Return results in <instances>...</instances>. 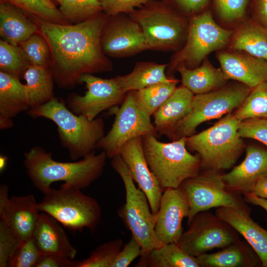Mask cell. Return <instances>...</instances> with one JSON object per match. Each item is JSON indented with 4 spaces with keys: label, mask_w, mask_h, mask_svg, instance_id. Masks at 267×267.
<instances>
[{
    "label": "cell",
    "mask_w": 267,
    "mask_h": 267,
    "mask_svg": "<svg viewBox=\"0 0 267 267\" xmlns=\"http://www.w3.org/2000/svg\"><path fill=\"white\" fill-rule=\"evenodd\" d=\"M109 16L103 11L85 21L60 24L36 20L47 41L53 79L59 86L73 87L86 74L109 72L113 65L101 45L102 29Z\"/></svg>",
    "instance_id": "1"
},
{
    "label": "cell",
    "mask_w": 267,
    "mask_h": 267,
    "mask_svg": "<svg viewBox=\"0 0 267 267\" xmlns=\"http://www.w3.org/2000/svg\"><path fill=\"white\" fill-rule=\"evenodd\" d=\"M107 158L105 152L94 151L78 161L59 162L43 147L35 146L24 153L23 164L33 185L44 194L57 181L63 182L60 187L87 188L102 175Z\"/></svg>",
    "instance_id": "2"
},
{
    "label": "cell",
    "mask_w": 267,
    "mask_h": 267,
    "mask_svg": "<svg viewBox=\"0 0 267 267\" xmlns=\"http://www.w3.org/2000/svg\"><path fill=\"white\" fill-rule=\"evenodd\" d=\"M27 112L33 118L43 117L56 124L61 144L73 161L95 151L98 142L105 135L102 118L90 120L77 115L68 108L65 102L57 97Z\"/></svg>",
    "instance_id": "3"
},
{
    "label": "cell",
    "mask_w": 267,
    "mask_h": 267,
    "mask_svg": "<svg viewBox=\"0 0 267 267\" xmlns=\"http://www.w3.org/2000/svg\"><path fill=\"white\" fill-rule=\"evenodd\" d=\"M186 139L182 137L165 143L158 140L154 135L142 137L146 162L164 190L178 187L183 181L199 174L200 157L188 151Z\"/></svg>",
    "instance_id": "4"
},
{
    "label": "cell",
    "mask_w": 267,
    "mask_h": 267,
    "mask_svg": "<svg viewBox=\"0 0 267 267\" xmlns=\"http://www.w3.org/2000/svg\"><path fill=\"white\" fill-rule=\"evenodd\" d=\"M240 122L230 113L210 128L186 137V146L199 155L201 167L218 172L233 167L244 148L238 134Z\"/></svg>",
    "instance_id": "5"
},
{
    "label": "cell",
    "mask_w": 267,
    "mask_h": 267,
    "mask_svg": "<svg viewBox=\"0 0 267 267\" xmlns=\"http://www.w3.org/2000/svg\"><path fill=\"white\" fill-rule=\"evenodd\" d=\"M129 15L140 26L150 50L177 52L184 45L189 19L164 0H150Z\"/></svg>",
    "instance_id": "6"
},
{
    "label": "cell",
    "mask_w": 267,
    "mask_h": 267,
    "mask_svg": "<svg viewBox=\"0 0 267 267\" xmlns=\"http://www.w3.org/2000/svg\"><path fill=\"white\" fill-rule=\"evenodd\" d=\"M111 159L113 169L119 174L124 185L125 203L117 210V215L126 227L140 243L142 252H147L163 244L156 236L155 216L144 192L137 188L130 172L120 154Z\"/></svg>",
    "instance_id": "7"
},
{
    "label": "cell",
    "mask_w": 267,
    "mask_h": 267,
    "mask_svg": "<svg viewBox=\"0 0 267 267\" xmlns=\"http://www.w3.org/2000/svg\"><path fill=\"white\" fill-rule=\"evenodd\" d=\"M188 19L185 43L172 56L166 69L168 75L180 67H198L209 54L223 48L230 41L232 31L219 25L208 9Z\"/></svg>",
    "instance_id": "8"
},
{
    "label": "cell",
    "mask_w": 267,
    "mask_h": 267,
    "mask_svg": "<svg viewBox=\"0 0 267 267\" xmlns=\"http://www.w3.org/2000/svg\"><path fill=\"white\" fill-rule=\"evenodd\" d=\"M37 209L75 231H81L84 228L94 231L101 216L97 201L73 187L51 188L37 203Z\"/></svg>",
    "instance_id": "9"
},
{
    "label": "cell",
    "mask_w": 267,
    "mask_h": 267,
    "mask_svg": "<svg viewBox=\"0 0 267 267\" xmlns=\"http://www.w3.org/2000/svg\"><path fill=\"white\" fill-rule=\"evenodd\" d=\"M251 89L239 83L194 95L190 111L176 125L168 138L175 140L195 134L200 124L219 118L237 109Z\"/></svg>",
    "instance_id": "10"
},
{
    "label": "cell",
    "mask_w": 267,
    "mask_h": 267,
    "mask_svg": "<svg viewBox=\"0 0 267 267\" xmlns=\"http://www.w3.org/2000/svg\"><path fill=\"white\" fill-rule=\"evenodd\" d=\"M219 172L207 170L202 174L186 179L179 187L189 206L187 224L198 213L213 208L230 207L250 212L239 193L227 190Z\"/></svg>",
    "instance_id": "11"
},
{
    "label": "cell",
    "mask_w": 267,
    "mask_h": 267,
    "mask_svg": "<svg viewBox=\"0 0 267 267\" xmlns=\"http://www.w3.org/2000/svg\"><path fill=\"white\" fill-rule=\"evenodd\" d=\"M115 115L110 130L97 144V148L105 152L112 159L119 154L121 147L131 139L147 134L156 136L157 134L150 116L136 104L134 91L127 93L119 108H112Z\"/></svg>",
    "instance_id": "12"
},
{
    "label": "cell",
    "mask_w": 267,
    "mask_h": 267,
    "mask_svg": "<svg viewBox=\"0 0 267 267\" xmlns=\"http://www.w3.org/2000/svg\"><path fill=\"white\" fill-rule=\"evenodd\" d=\"M178 244L186 253L197 257L215 248H223L239 239V233L216 214H196L188 223Z\"/></svg>",
    "instance_id": "13"
},
{
    "label": "cell",
    "mask_w": 267,
    "mask_h": 267,
    "mask_svg": "<svg viewBox=\"0 0 267 267\" xmlns=\"http://www.w3.org/2000/svg\"><path fill=\"white\" fill-rule=\"evenodd\" d=\"M79 81L85 84L87 91L84 95H70L66 105L74 113L90 120L122 103L127 94L121 89L115 77L103 79L86 74L81 77Z\"/></svg>",
    "instance_id": "14"
},
{
    "label": "cell",
    "mask_w": 267,
    "mask_h": 267,
    "mask_svg": "<svg viewBox=\"0 0 267 267\" xmlns=\"http://www.w3.org/2000/svg\"><path fill=\"white\" fill-rule=\"evenodd\" d=\"M100 41L104 53L114 58L130 57L150 50L140 26L125 13L109 17Z\"/></svg>",
    "instance_id": "15"
},
{
    "label": "cell",
    "mask_w": 267,
    "mask_h": 267,
    "mask_svg": "<svg viewBox=\"0 0 267 267\" xmlns=\"http://www.w3.org/2000/svg\"><path fill=\"white\" fill-rule=\"evenodd\" d=\"M189 212L187 199L179 186L164 189L154 215L155 232L163 244L178 242L183 232L182 220L188 217Z\"/></svg>",
    "instance_id": "16"
},
{
    "label": "cell",
    "mask_w": 267,
    "mask_h": 267,
    "mask_svg": "<svg viewBox=\"0 0 267 267\" xmlns=\"http://www.w3.org/2000/svg\"><path fill=\"white\" fill-rule=\"evenodd\" d=\"M8 187L0 186V220L7 224L21 241L33 235L40 212L34 196L8 197Z\"/></svg>",
    "instance_id": "17"
},
{
    "label": "cell",
    "mask_w": 267,
    "mask_h": 267,
    "mask_svg": "<svg viewBox=\"0 0 267 267\" xmlns=\"http://www.w3.org/2000/svg\"><path fill=\"white\" fill-rule=\"evenodd\" d=\"M119 154L127 165L134 181L146 194L152 212L155 215L158 211L164 190L146 162L142 137L128 141L121 147Z\"/></svg>",
    "instance_id": "18"
},
{
    "label": "cell",
    "mask_w": 267,
    "mask_h": 267,
    "mask_svg": "<svg viewBox=\"0 0 267 267\" xmlns=\"http://www.w3.org/2000/svg\"><path fill=\"white\" fill-rule=\"evenodd\" d=\"M227 80L237 81L252 89L267 81V60L238 50L221 51L217 54Z\"/></svg>",
    "instance_id": "19"
},
{
    "label": "cell",
    "mask_w": 267,
    "mask_h": 267,
    "mask_svg": "<svg viewBox=\"0 0 267 267\" xmlns=\"http://www.w3.org/2000/svg\"><path fill=\"white\" fill-rule=\"evenodd\" d=\"M267 175V149L249 146L244 160L227 174L222 175L227 190L243 194L251 192L258 180Z\"/></svg>",
    "instance_id": "20"
},
{
    "label": "cell",
    "mask_w": 267,
    "mask_h": 267,
    "mask_svg": "<svg viewBox=\"0 0 267 267\" xmlns=\"http://www.w3.org/2000/svg\"><path fill=\"white\" fill-rule=\"evenodd\" d=\"M61 225L50 215L40 212L32 237L42 254L59 255L73 260L77 250Z\"/></svg>",
    "instance_id": "21"
},
{
    "label": "cell",
    "mask_w": 267,
    "mask_h": 267,
    "mask_svg": "<svg viewBox=\"0 0 267 267\" xmlns=\"http://www.w3.org/2000/svg\"><path fill=\"white\" fill-rule=\"evenodd\" d=\"M216 214L242 235L267 267V230L253 221L250 212L230 207L217 208Z\"/></svg>",
    "instance_id": "22"
},
{
    "label": "cell",
    "mask_w": 267,
    "mask_h": 267,
    "mask_svg": "<svg viewBox=\"0 0 267 267\" xmlns=\"http://www.w3.org/2000/svg\"><path fill=\"white\" fill-rule=\"evenodd\" d=\"M29 109L25 84L18 77L0 71V129L13 127V118Z\"/></svg>",
    "instance_id": "23"
},
{
    "label": "cell",
    "mask_w": 267,
    "mask_h": 267,
    "mask_svg": "<svg viewBox=\"0 0 267 267\" xmlns=\"http://www.w3.org/2000/svg\"><path fill=\"white\" fill-rule=\"evenodd\" d=\"M194 96L182 85L178 87L153 114L157 133L169 137L176 125L190 111Z\"/></svg>",
    "instance_id": "24"
},
{
    "label": "cell",
    "mask_w": 267,
    "mask_h": 267,
    "mask_svg": "<svg viewBox=\"0 0 267 267\" xmlns=\"http://www.w3.org/2000/svg\"><path fill=\"white\" fill-rule=\"evenodd\" d=\"M222 249L197 257L200 267H263L258 255L246 241L239 239Z\"/></svg>",
    "instance_id": "25"
},
{
    "label": "cell",
    "mask_w": 267,
    "mask_h": 267,
    "mask_svg": "<svg viewBox=\"0 0 267 267\" xmlns=\"http://www.w3.org/2000/svg\"><path fill=\"white\" fill-rule=\"evenodd\" d=\"M39 29L38 24L23 10L11 4L0 2V36L3 41L18 45Z\"/></svg>",
    "instance_id": "26"
},
{
    "label": "cell",
    "mask_w": 267,
    "mask_h": 267,
    "mask_svg": "<svg viewBox=\"0 0 267 267\" xmlns=\"http://www.w3.org/2000/svg\"><path fill=\"white\" fill-rule=\"evenodd\" d=\"M181 78L182 85L194 95L208 92L226 85V79L221 69L214 67L208 59L194 69L179 67L177 70Z\"/></svg>",
    "instance_id": "27"
},
{
    "label": "cell",
    "mask_w": 267,
    "mask_h": 267,
    "mask_svg": "<svg viewBox=\"0 0 267 267\" xmlns=\"http://www.w3.org/2000/svg\"><path fill=\"white\" fill-rule=\"evenodd\" d=\"M232 50L267 60V27L253 19L241 25L231 36Z\"/></svg>",
    "instance_id": "28"
},
{
    "label": "cell",
    "mask_w": 267,
    "mask_h": 267,
    "mask_svg": "<svg viewBox=\"0 0 267 267\" xmlns=\"http://www.w3.org/2000/svg\"><path fill=\"white\" fill-rule=\"evenodd\" d=\"M135 267H200L198 259L186 253L178 243L163 244L147 252H142Z\"/></svg>",
    "instance_id": "29"
},
{
    "label": "cell",
    "mask_w": 267,
    "mask_h": 267,
    "mask_svg": "<svg viewBox=\"0 0 267 267\" xmlns=\"http://www.w3.org/2000/svg\"><path fill=\"white\" fill-rule=\"evenodd\" d=\"M168 65L152 61L137 62L129 74L118 76L115 78L121 89L127 93L154 84L172 80L173 78L168 77L166 74Z\"/></svg>",
    "instance_id": "30"
},
{
    "label": "cell",
    "mask_w": 267,
    "mask_h": 267,
    "mask_svg": "<svg viewBox=\"0 0 267 267\" xmlns=\"http://www.w3.org/2000/svg\"><path fill=\"white\" fill-rule=\"evenodd\" d=\"M23 77L26 82L25 85L30 109L43 105L54 97V79L50 68L31 64Z\"/></svg>",
    "instance_id": "31"
},
{
    "label": "cell",
    "mask_w": 267,
    "mask_h": 267,
    "mask_svg": "<svg viewBox=\"0 0 267 267\" xmlns=\"http://www.w3.org/2000/svg\"><path fill=\"white\" fill-rule=\"evenodd\" d=\"M178 81L173 78L168 82L154 84L133 91L136 104L149 116L153 115L175 91Z\"/></svg>",
    "instance_id": "32"
},
{
    "label": "cell",
    "mask_w": 267,
    "mask_h": 267,
    "mask_svg": "<svg viewBox=\"0 0 267 267\" xmlns=\"http://www.w3.org/2000/svg\"><path fill=\"white\" fill-rule=\"evenodd\" d=\"M0 2L15 6L35 20L69 24L51 0H0Z\"/></svg>",
    "instance_id": "33"
},
{
    "label": "cell",
    "mask_w": 267,
    "mask_h": 267,
    "mask_svg": "<svg viewBox=\"0 0 267 267\" xmlns=\"http://www.w3.org/2000/svg\"><path fill=\"white\" fill-rule=\"evenodd\" d=\"M234 115L240 122L250 118L267 117V81L251 89Z\"/></svg>",
    "instance_id": "34"
},
{
    "label": "cell",
    "mask_w": 267,
    "mask_h": 267,
    "mask_svg": "<svg viewBox=\"0 0 267 267\" xmlns=\"http://www.w3.org/2000/svg\"><path fill=\"white\" fill-rule=\"evenodd\" d=\"M59 10L68 22L79 23L102 11L99 0H62Z\"/></svg>",
    "instance_id": "35"
},
{
    "label": "cell",
    "mask_w": 267,
    "mask_h": 267,
    "mask_svg": "<svg viewBox=\"0 0 267 267\" xmlns=\"http://www.w3.org/2000/svg\"><path fill=\"white\" fill-rule=\"evenodd\" d=\"M31 65L19 45L0 40V71L20 78Z\"/></svg>",
    "instance_id": "36"
},
{
    "label": "cell",
    "mask_w": 267,
    "mask_h": 267,
    "mask_svg": "<svg viewBox=\"0 0 267 267\" xmlns=\"http://www.w3.org/2000/svg\"><path fill=\"white\" fill-rule=\"evenodd\" d=\"M123 246L121 238L112 240L98 246L89 256L80 261L78 267H112Z\"/></svg>",
    "instance_id": "37"
},
{
    "label": "cell",
    "mask_w": 267,
    "mask_h": 267,
    "mask_svg": "<svg viewBox=\"0 0 267 267\" xmlns=\"http://www.w3.org/2000/svg\"><path fill=\"white\" fill-rule=\"evenodd\" d=\"M18 45L31 65L48 67L50 51L47 41L42 35L35 33Z\"/></svg>",
    "instance_id": "38"
},
{
    "label": "cell",
    "mask_w": 267,
    "mask_h": 267,
    "mask_svg": "<svg viewBox=\"0 0 267 267\" xmlns=\"http://www.w3.org/2000/svg\"><path fill=\"white\" fill-rule=\"evenodd\" d=\"M42 253L33 237L21 241L10 260L9 267H36Z\"/></svg>",
    "instance_id": "39"
},
{
    "label": "cell",
    "mask_w": 267,
    "mask_h": 267,
    "mask_svg": "<svg viewBox=\"0 0 267 267\" xmlns=\"http://www.w3.org/2000/svg\"><path fill=\"white\" fill-rule=\"evenodd\" d=\"M251 0H212L213 4L219 17L227 22L243 18Z\"/></svg>",
    "instance_id": "40"
},
{
    "label": "cell",
    "mask_w": 267,
    "mask_h": 267,
    "mask_svg": "<svg viewBox=\"0 0 267 267\" xmlns=\"http://www.w3.org/2000/svg\"><path fill=\"white\" fill-rule=\"evenodd\" d=\"M238 134L241 138L254 139L267 146V117L250 118L241 121Z\"/></svg>",
    "instance_id": "41"
},
{
    "label": "cell",
    "mask_w": 267,
    "mask_h": 267,
    "mask_svg": "<svg viewBox=\"0 0 267 267\" xmlns=\"http://www.w3.org/2000/svg\"><path fill=\"white\" fill-rule=\"evenodd\" d=\"M21 240L3 221H0V267H9L10 260Z\"/></svg>",
    "instance_id": "42"
},
{
    "label": "cell",
    "mask_w": 267,
    "mask_h": 267,
    "mask_svg": "<svg viewBox=\"0 0 267 267\" xmlns=\"http://www.w3.org/2000/svg\"><path fill=\"white\" fill-rule=\"evenodd\" d=\"M150 0H99L102 11L112 16L120 13L130 14Z\"/></svg>",
    "instance_id": "43"
},
{
    "label": "cell",
    "mask_w": 267,
    "mask_h": 267,
    "mask_svg": "<svg viewBox=\"0 0 267 267\" xmlns=\"http://www.w3.org/2000/svg\"><path fill=\"white\" fill-rule=\"evenodd\" d=\"M142 247L139 242L133 236L123 245L117 256L112 267H127L141 255Z\"/></svg>",
    "instance_id": "44"
},
{
    "label": "cell",
    "mask_w": 267,
    "mask_h": 267,
    "mask_svg": "<svg viewBox=\"0 0 267 267\" xmlns=\"http://www.w3.org/2000/svg\"><path fill=\"white\" fill-rule=\"evenodd\" d=\"M169 5L187 17L208 9L211 0H164Z\"/></svg>",
    "instance_id": "45"
},
{
    "label": "cell",
    "mask_w": 267,
    "mask_h": 267,
    "mask_svg": "<svg viewBox=\"0 0 267 267\" xmlns=\"http://www.w3.org/2000/svg\"><path fill=\"white\" fill-rule=\"evenodd\" d=\"M80 261L51 254H42L36 267H78Z\"/></svg>",
    "instance_id": "46"
},
{
    "label": "cell",
    "mask_w": 267,
    "mask_h": 267,
    "mask_svg": "<svg viewBox=\"0 0 267 267\" xmlns=\"http://www.w3.org/2000/svg\"><path fill=\"white\" fill-rule=\"evenodd\" d=\"M249 6L252 19L267 27V0H251Z\"/></svg>",
    "instance_id": "47"
},
{
    "label": "cell",
    "mask_w": 267,
    "mask_h": 267,
    "mask_svg": "<svg viewBox=\"0 0 267 267\" xmlns=\"http://www.w3.org/2000/svg\"><path fill=\"white\" fill-rule=\"evenodd\" d=\"M251 192L259 197L267 199V175L258 180Z\"/></svg>",
    "instance_id": "48"
},
{
    "label": "cell",
    "mask_w": 267,
    "mask_h": 267,
    "mask_svg": "<svg viewBox=\"0 0 267 267\" xmlns=\"http://www.w3.org/2000/svg\"><path fill=\"white\" fill-rule=\"evenodd\" d=\"M243 194L245 201L260 206L267 212V199L259 197L251 192L244 193Z\"/></svg>",
    "instance_id": "49"
},
{
    "label": "cell",
    "mask_w": 267,
    "mask_h": 267,
    "mask_svg": "<svg viewBox=\"0 0 267 267\" xmlns=\"http://www.w3.org/2000/svg\"><path fill=\"white\" fill-rule=\"evenodd\" d=\"M8 158L6 156H0V171H2L5 168Z\"/></svg>",
    "instance_id": "50"
},
{
    "label": "cell",
    "mask_w": 267,
    "mask_h": 267,
    "mask_svg": "<svg viewBox=\"0 0 267 267\" xmlns=\"http://www.w3.org/2000/svg\"><path fill=\"white\" fill-rule=\"evenodd\" d=\"M53 2L55 1L59 3V4L61 3L62 0H51Z\"/></svg>",
    "instance_id": "51"
}]
</instances>
